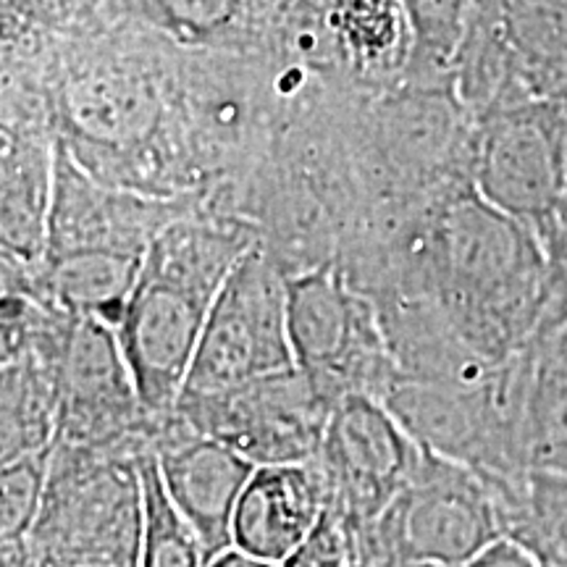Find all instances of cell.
I'll return each instance as SVG.
<instances>
[{
	"label": "cell",
	"mask_w": 567,
	"mask_h": 567,
	"mask_svg": "<svg viewBox=\"0 0 567 567\" xmlns=\"http://www.w3.org/2000/svg\"><path fill=\"white\" fill-rule=\"evenodd\" d=\"M421 281L460 337L494 363H507L547 329V252L530 226L486 203L471 182L431 213Z\"/></svg>",
	"instance_id": "obj_1"
},
{
	"label": "cell",
	"mask_w": 567,
	"mask_h": 567,
	"mask_svg": "<svg viewBox=\"0 0 567 567\" xmlns=\"http://www.w3.org/2000/svg\"><path fill=\"white\" fill-rule=\"evenodd\" d=\"M258 243L239 224L179 216L147 247L116 334L153 417L179 405L210 305L239 258Z\"/></svg>",
	"instance_id": "obj_2"
},
{
	"label": "cell",
	"mask_w": 567,
	"mask_h": 567,
	"mask_svg": "<svg viewBox=\"0 0 567 567\" xmlns=\"http://www.w3.org/2000/svg\"><path fill=\"white\" fill-rule=\"evenodd\" d=\"M124 446L55 444L30 538L40 567H140L142 457Z\"/></svg>",
	"instance_id": "obj_3"
},
{
	"label": "cell",
	"mask_w": 567,
	"mask_h": 567,
	"mask_svg": "<svg viewBox=\"0 0 567 567\" xmlns=\"http://www.w3.org/2000/svg\"><path fill=\"white\" fill-rule=\"evenodd\" d=\"M287 329L295 365L331 402L347 394L384 402L402 379L381 310L352 287L339 264L289 276Z\"/></svg>",
	"instance_id": "obj_4"
},
{
	"label": "cell",
	"mask_w": 567,
	"mask_h": 567,
	"mask_svg": "<svg viewBox=\"0 0 567 567\" xmlns=\"http://www.w3.org/2000/svg\"><path fill=\"white\" fill-rule=\"evenodd\" d=\"M507 536L499 496L478 471L425 452L413 481L371 526L375 563L463 567Z\"/></svg>",
	"instance_id": "obj_5"
},
{
	"label": "cell",
	"mask_w": 567,
	"mask_h": 567,
	"mask_svg": "<svg viewBox=\"0 0 567 567\" xmlns=\"http://www.w3.org/2000/svg\"><path fill=\"white\" fill-rule=\"evenodd\" d=\"M289 368L297 365L287 329V274L258 243L210 305L182 396L226 392Z\"/></svg>",
	"instance_id": "obj_6"
},
{
	"label": "cell",
	"mask_w": 567,
	"mask_h": 567,
	"mask_svg": "<svg viewBox=\"0 0 567 567\" xmlns=\"http://www.w3.org/2000/svg\"><path fill=\"white\" fill-rule=\"evenodd\" d=\"M471 182L476 193L530 226L536 237L567 203V105L530 101L476 122Z\"/></svg>",
	"instance_id": "obj_7"
},
{
	"label": "cell",
	"mask_w": 567,
	"mask_h": 567,
	"mask_svg": "<svg viewBox=\"0 0 567 567\" xmlns=\"http://www.w3.org/2000/svg\"><path fill=\"white\" fill-rule=\"evenodd\" d=\"M334 405L308 373L289 368L226 392L182 396L176 410L258 467L316 460Z\"/></svg>",
	"instance_id": "obj_8"
},
{
	"label": "cell",
	"mask_w": 567,
	"mask_h": 567,
	"mask_svg": "<svg viewBox=\"0 0 567 567\" xmlns=\"http://www.w3.org/2000/svg\"><path fill=\"white\" fill-rule=\"evenodd\" d=\"M153 415L142 405L116 329L101 318H71L61 358L55 444L151 452Z\"/></svg>",
	"instance_id": "obj_9"
},
{
	"label": "cell",
	"mask_w": 567,
	"mask_h": 567,
	"mask_svg": "<svg viewBox=\"0 0 567 567\" xmlns=\"http://www.w3.org/2000/svg\"><path fill=\"white\" fill-rule=\"evenodd\" d=\"M423 455V446L386 402L368 394H347L331 410L316 460L329 481V502L373 526L405 492Z\"/></svg>",
	"instance_id": "obj_10"
},
{
	"label": "cell",
	"mask_w": 567,
	"mask_h": 567,
	"mask_svg": "<svg viewBox=\"0 0 567 567\" xmlns=\"http://www.w3.org/2000/svg\"><path fill=\"white\" fill-rule=\"evenodd\" d=\"M151 452L163 488L200 538L205 559L234 547V513L255 465L239 452L200 434L179 410L153 417Z\"/></svg>",
	"instance_id": "obj_11"
},
{
	"label": "cell",
	"mask_w": 567,
	"mask_h": 567,
	"mask_svg": "<svg viewBox=\"0 0 567 567\" xmlns=\"http://www.w3.org/2000/svg\"><path fill=\"white\" fill-rule=\"evenodd\" d=\"M179 216L161 203L97 187L61 158L55 166L45 258L82 250L145 255L153 239Z\"/></svg>",
	"instance_id": "obj_12"
},
{
	"label": "cell",
	"mask_w": 567,
	"mask_h": 567,
	"mask_svg": "<svg viewBox=\"0 0 567 567\" xmlns=\"http://www.w3.org/2000/svg\"><path fill=\"white\" fill-rule=\"evenodd\" d=\"M329 499L318 460L258 465L234 513V547L284 565L313 534Z\"/></svg>",
	"instance_id": "obj_13"
},
{
	"label": "cell",
	"mask_w": 567,
	"mask_h": 567,
	"mask_svg": "<svg viewBox=\"0 0 567 567\" xmlns=\"http://www.w3.org/2000/svg\"><path fill=\"white\" fill-rule=\"evenodd\" d=\"M145 255L82 250L51 255L38 271L34 292L76 318H101L116 329L137 287Z\"/></svg>",
	"instance_id": "obj_14"
},
{
	"label": "cell",
	"mask_w": 567,
	"mask_h": 567,
	"mask_svg": "<svg viewBox=\"0 0 567 567\" xmlns=\"http://www.w3.org/2000/svg\"><path fill=\"white\" fill-rule=\"evenodd\" d=\"M145 523H142L140 567H205V549L172 496L163 488L153 452L142 457Z\"/></svg>",
	"instance_id": "obj_15"
},
{
	"label": "cell",
	"mask_w": 567,
	"mask_h": 567,
	"mask_svg": "<svg viewBox=\"0 0 567 567\" xmlns=\"http://www.w3.org/2000/svg\"><path fill=\"white\" fill-rule=\"evenodd\" d=\"M507 536L526 544L544 565L567 567V476L530 471L526 499Z\"/></svg>",
	"instance_id": "obj_16"
},
{
	"label": "cell",
	"mask_w": 567,
	"mask_h": 567,
	"mask_svg": "<svg viewBox=\"0 0 567 567\" xmlns=\"http://www.w3.org/2000/svg\"><path fill=\"white\" fill-rule=\"evenodd\" d=\"M74 118L90 137H132L151 118V101L132 80L103 76L90 80L71 97Z\"/></svg>",
	"instance_id": "obj_17"
},
{
	"label": "cell",
	"mask_w": 567,
	"mask_h": 567,
	"mask_svg": "<svg viewBox=\"0 0 567 567\" xmlns=\"http://www.w3.org/2000/svg\"><path fill=\"white\" fill-rule=\"evenodd\" d=\"M134 11L182 42H216L237 32L250 0H132Z\"/></svg>",
	"instance_id": "obj_18"
},
{
	"label": "cell",
	"mask_w": 567,
	"mask_h": 567,
	"mask_svg": "<svg viewBox=\"0 0 567 567\" xmlns=\"http://www.w3.org/2000/svg\"><path fill=\"white\" fill-rule=\"evenodd\" d=\"M405 9L413 53L425 66L452 69L471 24V0H400Z\"/></svg>",
	"instance_id": "obj_19"
},
{
	"label": "cell",
	"mask_w": 567,
	"mask_h": 567,
	"mask_svg": "<svg viewBox=\"0 0 567 567\" xmlns=\"http://www.w3.org/2000/svg\"><path fill=\"white\" fill-rule=\"evenodd\" d=\"M371 526L329 502L313 534L284 563V567H373Z\"/></svg>",
	"instance_id": "obj_20"
},
{
	"label": "cell",
	"mask_w": 567,
	"mask_h": 567,
	"mask_svg": "<svg viewBox=\"0 0 567 567\" xmlns=\"http://www.w3.org/2000/svg\"><path fill=\"white\" fill-rule=\"evenodd\" d=\"M53 446L0 465V538L30 536L38 523L51 476Z\"/></svg>",
	"instance_id": "obj_21"
},
{
	"label": "cell",
	"mask_w": 567,
	"mask_h": 567,
	"mask_svg": "<svg viewBox=\"0 0 567 567\" xmlns=\"http://www.w3.org/2000/svg\"><path fill=\"white\" fill-rule=\"evenodd\" d=\"M534 381L542 392L567 396V318L534 342Z\"/></svg>",
	"instance_id": "obj_22"
},
{
	"label": "cell",
	"mask_w": 567,
	"mask_h": 567,
	"mask_svg": "<svg viewBox=\"0 0 567 567\" xmlns=\"http://www.w3.org/2000/svg\"><path fill=\"white\" fill-rule=\"evenodd\" d=\"M463 567H542V559L517 538L502 536Z\"/></svg>",
	"instance_id": "obj_23"
},
{
	"label": "cell",
	"mask_w": 567,
	"mask_h": 567,
	"mask_svg": "<svg viewBox=\"0 0 567 567\" xmlns=\"http://www.w3.org/2000/svg\"><path fill=\"white\" fill-rule=\"evenodd\" d=\"M0 567H40L38 549L30 536L0 538Z\"/></svg>",
	"instance_id": "obj_24"
},
{
	"label": "cell",
	"mask_w": 567,
	"mask_h": 567,
	"mask_svg": "<svg viewBox=\"0 0 567 567\" xmlns=\"http://www.w3.org/2000/svg\"><path fill=\"white\" fill-rule=\"evenodd\" d=\"M205 567H284V565L274 563V559L250 555V551H245V549L231 547V549L221 551L218 557H213Z\"/></svg>",
	"instance_id": "obj_25"
},
{
	"label": "cell",
	"mask_w": 567,
	"mask_h": 567,
	"mask_svg": "<svg viewBox=\"0 0 567 567\" xmlns=\"http://www.w3.org/2000/svg\"><path fill=\"white\" fill-rule=\"evenodd\" d=\"M402 567H442V565H431V563H410V565H402Z\"/></svg>",
	"instance_id": "obj_26"
},
{
	"label": "cell",
	"mask_w": 567,
	"mask_h": 567,
	"mask_svg": "<svg viewBox=\"0 0 567 567\" xmlns=\"http://www.w3.org/2000/svg\"><path fill=\"white\" fill-rule=\"evenodd\" d=\"M563 101H565V105H567V90H565V95H563Z\"/></svg>",
	"instance_id": "obj_27"
},
{
	"label": "cell",
	"mask_w": 567,
	"mask_h": 567,
	"mask_svg": "<svg viewBox=\"0 0 567 567\" xmlns=\"http://www.w3.org/2000/svg\"><path fill=\"white\" fill-rule=\"evenodd\" d=\"M542 567H551V565H544V563H542Z\"/></svg>",
	"instance_id": "obj_28"
}]
</instances>
